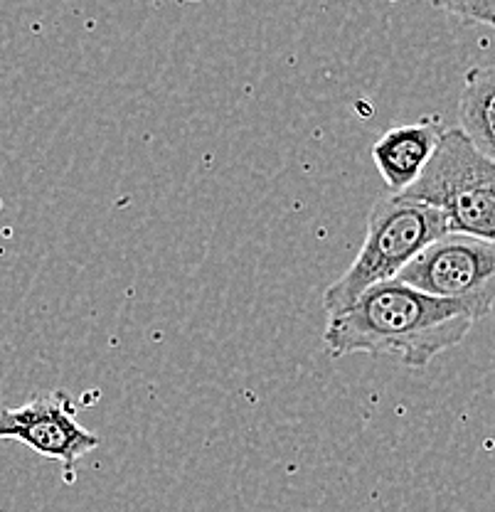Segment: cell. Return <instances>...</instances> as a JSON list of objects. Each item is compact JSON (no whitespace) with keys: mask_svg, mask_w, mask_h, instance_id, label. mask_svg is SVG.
I'll list each match as a JSON object with an SVG mask.
<instances>
[{"mask_svg":"<svg viewBox=\"0 0 495 512\" xmlns=\"http://www.w3.org/2000/svg\"><path fill=\"white\" fill-rule=\"evenodd\" d=\"M459 128L468 141L495 160V64L473 67L459 99Z\"/></svg>","mask_w":495,"mask_h":512,"instance_id":"obj_7","label":"cell"},{"mask_svg":"<svg viewBox=\"0 0 495 512\" xmlns=\"http://www.w3.org/2000/svg\"><path fill=\"white\" fill-rule=\"evenodd\" d=\"M436 8L468 20V23H483L495 28V0H431Z\"/></svg>","mask_w":495,"mask_h":512,"instance_id":"obj_8","label":"cell"},{"mask_svg":"<svg viewBox=\"0 0 495 512\" xmlns=\"http://www.w3.org/2000/svg\"><path fill=\"white\" fill-rule=\"evenodd\" d=\"M399 195L439 207L451 232L495 242V160L483 156L461 128L441 131L427 168Z\"/></svg>","mask_w":495,"mask_h":512,"instance_id":"obj_3","label":"cell"},{"mask_svg":"<svg viewBox=\"0 0 495 512\" xmlns=\"http://www.w3.org/2000/svg\"><path fill=\"white\" fill-rule=\"evenodd\" d=\"M449 232L444 212L429 202L392 192L372 205L360 254L335 284L323 293L326 316L345 311L372 284L397 279L427 244Z\"/></svg>","mask_w":495,"mask_h":512,"instance_id":"obj_2","label":"cell"},{"mask_svg":"<svg viewBox=\"0 0 495 512\" xmlns=\"http://www.w3.org/2000/svg\"><path fill=\"white\" fill-rule=\"evenodd\" d=\"M0 441H18L37 456L52 458L67 480H74L77 463L101 444L97 434L79 424L77 407L67 392L37 394L20 407L3 409Z\"/></svg>","mask_w":495,"mask_h":512,"instance_id":"obj_5","label":"cell"},{"mask_svg":"<svg viewBox=\"0 0 495 512\" xmlns=\"http://www.w3.org/2000/svg\"><path fill=\"white\" fill-rule=\"evenodd\" d=\"M439 121L424 119L419 124L395 126L382 133L372 146V163L392 192L407 190L427 168L439 143Z\"/></svg>","mask_w":495,"mask_h":512,"instance_id":"obj_6","label":"cell"},{"mask_svg":"<svg viewBox=\"0 0 495 512\" xmlns=\"http://www.w3.org/2000/svg\"><path fill=\"white\" fill-rule=\"evenodd\" d=\"M473 323L459 301L390 279L365 288L345 311L328 316L323 343L330 357L390 355L409 370H424L436 355L456 348Z\"/></svg>","mask_w":495,"mask_h":512,"instance_id":"obj_1","label":"cell"},{"mask_svg":"<svg viewBox=\"0 0 495 512\" xmlns=\"http://www.w3.org/2000/svg\"><path fill=\"white\" fill-rule=\"evenodd\" d=\"M397 279L459 301L473 320H481L495 306V242L449 229L414 256Z\"/></svg>","mask_w":495,"mask_h":512,"instance_id":"obj_4","label":"cell"}]
</instances>
